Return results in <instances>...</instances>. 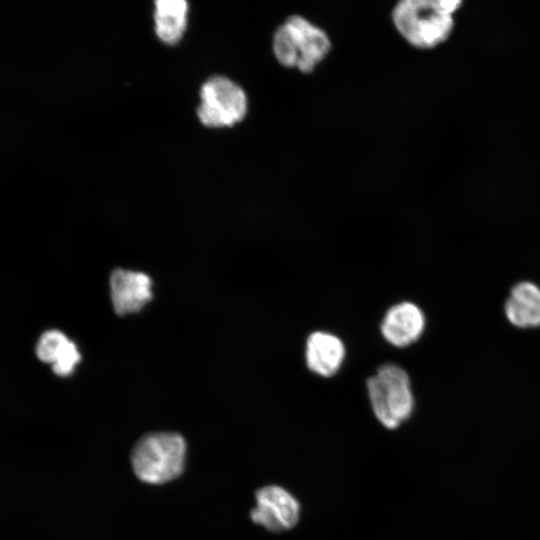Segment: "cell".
<instances>
[{
    "instance_id": "1",
    "label": "cell",
    "mask_w": 540,
    "mask_h": 540,
    "mask_svg": "<svg viewBox=\"0 0 540 540\" xmlns=\"http://www.w3.org/2000/svg\"><path fill=\"white\" fill-rule=\"evenodd\" d=\"M461 5L458 0H401L391 10V22L412 47L434 49L451 37Z\"/></svg>"
},
{
    "instance_id": "2",
    "label": "cell",
    "mask_w": 540,
    "mask_h": 540,
    "mask_svg": "<svg viewBox=\"0 0 540 540\" xmlns=\"http://www.w3.org/2000/svg\"><path fill=\"white\" fill-rule=\"evenodd\" d=\"M331 49L327 32L302 15L285 18L272 38V51L278 63L304 74L312 73Z\"/></svg>"
},
{
    "instance_id": "3",
    "label": "cell",
    "mask_w": 540,
    "mask_h": 540,
    "mask_svg": "<svg viewBox=\"0 0 540 540\" xmlns=\"http://www.w3.org/2000/svg\"><path fill=\"white\" fill-rule=\"evenodd\" d=\"M186 443L178 433L155 432L141 437L131 453L136 476L148 484H163L176 479L183 471Z\"/></svg>"
},
{
    "instance_id": "4",
    "label": "cell",
    "mask_w": 540,
    "mask_h": 540,
    "mask_svg": "<svg viewBox=\"0 0 540 540\" xmlns=\"http://www.w3.org/2000/svg\"><path fill=\"white\" fill-rule=\"evenodd\" d=\"M367 391L378 421L396 429L412 414L414 398L406 371L396 364H384L368 378Z\"/></svg>"
},
{
    "instance_id": "5",
    "label": "cell",
    "mask_w": 540,
    "mask_h": 540,
    "mask_svg": "<svg viewBox=\"0 0 540 540\" xmlns=\"http://www.w3.org/2000/svg\"><path fill=\"white\" fill-rule=\"evenodd\" d=\"M200 97L198 117L206 126H232L246 115L248 103L244 90L226 77L209 79L202 86Z\"/></svg>"
},
{
    "instance_id": "6",
    "label": "cell",
    "mask_w": 540,
    "mask_h": 540,
    "mask_svg": "<svg viewBox=\"0 0 540 540\" xmlns=\"http://www.w3.org/2000/svg\"><path fill=\"white\" fill-rule=\"evenodd\" d=\"M251 520L266 530L279 533L292 529L300 518V503L285 488L268 485L257 490Z\"/></svg>"
},
{
    "instance_id": "7",
    "label": "cell",
    "mask_w": 540,
    "mask_h": 540,
    "mask_svg": "<svg viewBox=\"0 0 540 540\" xmlns=\"http://www.w3.org/2000/svg\"><path fill=\"white\" fill-rule=\"evenodd\" d=\"M109 286L113 309L120 316L140 311L153 297L152 279L144 272L116 268Z\"/></svg>"
},
{
    "instance_id": "8",
    "label": "cell",
    "mask_w": 540,
    "mask_h": 540,
    "mask_svg": "<svg viewBox=\"0 0 540 540\" xmlns=\"http://www.w3.org/2000/svg\"><path fill=\"white\" fill-rule=\"evenodd\" d=\"M425 326L421 309L412 302L392 306L381 323V333L387 342L396 347H406L419 339Z\"/></svg>"
},
{
    "instance_id": "9",
    "label": "cell",
    "mask_w": 540,
    "mask_h": 540,
    "mask_svg": "<svg viewBox=\"0 0 540 540\" xmlns=\"http://www.w3.org/2000/svg\"><path fill=\"white\" fill-rule=\"evenodd\" d=\"M345 356L343 342L337 336L316 331L306 342L305 358L309 370L323 377H331L341 367Z\"/></svg>"
},
{
    "instance_id": "10",
    "label": "cell",
    "mask_w": 540,
    "mask_h": 540,
    "mask_svg": "<svg viewBox=\"0 0 540 540\" xmlns=\"http://www.w3.org/2000/svg\"><path fill=\"white\" fill-rule=\"evenodd\" d=\"M37 357L52 365L58 376L71 375L81 360L77 345L59 330H48L41 335L36 345Z\"/></svg>"
},
{
    "instance_id": "11",
    "label": "cell",
    "mask_w": 540,
    "mask_h": 540,
    "mask_svg": "<svg viewBox=\"0 0 540 540\" xmlns=\"http://www.w3.org/2000/svg\"><path fill=\"white\" fill-rule=\"evenodd\" d=\"M505 313L508 320L521 328L540 325V289L530 283L516 285L506 302Z\"/></svg>"
},
{
    "instance_id": "12",
    "label": "cell",
    "mask_w": 540,
    "mask_h": 540,
    "mask_svg": "<svg viewBox=\"0 0 540 540\" xmlns=\"http://www.w3.org/2000/svg\"><path fill=\"white\" fill-rule=\"evenodd\" d=\"M188 4L184 0H158L155 2V24L158 37L176 43L185 31Z\"/></svg>"
}]
</instances>
